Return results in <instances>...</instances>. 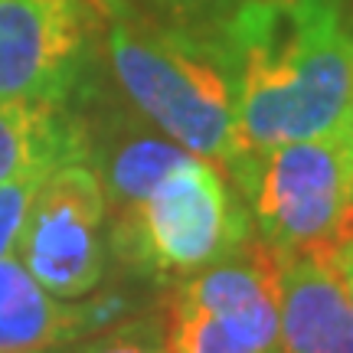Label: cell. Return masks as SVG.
<instances>
[{
  "instance_id": "obj_1",
  "label": "cell",
  "mask_w": 353,
  "mask_h": 353,
  "mask_svg": "<svg viewBox=\"0 0 353 353\" xmlns=\"http://www.w3.org/2000/svg\"><path fill=\"white\" fill-rule=\"evenodd\" d=\"M236 92V187L265 151L334 138L353 101V30L343 0H242L216 26Z\"/></svg>"
},
{
  "instance_id": "obj_2",
  "label": "cell",
  "mask_w": 353,
  "mask_h": 353,
  "mask_svg": "<svg viewBox=\"0 0 353 353\" xmlns=\"http://www.w3.org/2000/svg\"><path fill=\"white\" fill-rule=\"evenodd\" d=\"M108 50L128 99L167 138L236 174V92L216 30L118 20Z\"/></svg>"
},
{
  "instance_id": "obj_3",
  "label": "cell",
  "mask_w": 353,
  "mask_h": 353,
  "mask_svg": "<svg viewBox=\"0 0 353 353\" xmlns=\"http://www.w3.org/2000/svg\"><path fill=\"white\" fill-rule=\"evenodd\" d=\"M249 239V213L203 157L170 170L144 200L118 213L114 226L118 255L154 278L196 275Z\"/></svg>"
},
{
  "instance_id": "obj_4",
  "label": "cell",
  "mask_w": 353,
  "mask_h": 353,
  "mask_svg": "<svg viewBox=\"0 0 353 353\" xmlns=\"http://www.w3.org/2000/svg\"><path fill=\"white\" fill-rule=\"evenodd\" d=\"M242 196L278 255H324L353 236V190L337 138L291 141L259 157Z\"/></svg>"
},
{
  "instance_id": "obj_5",
  "label": "cell",
  "mask_w": 353,
  "mask_h": 353,
  "mask_svg": "<svg viewBox=\"0 0 353 353\" xmlns=\"http://www.w3.org/2000/svg\"><path fill=\"white\" fill-rule=\"evenodd\" d=\"M105 190L85 164L56 167L26 213L17 259L56 298H85L105 275Z\"/></svg>"
},
{
  "instance_id": "obj_6",
  "label": "cell",
  "mask_w": 353,
  "mask_h": 353,
  "mask_svg": "<svg viewBox=\"0 0 353 353\" xmlns=\"http://www.w3.org/2000/svg\"><path fill=\"white\" fill-rule=\"evenodd\" d=\"M79 0H0V101L59 105L82 56Z\"/></svg>"
},
{
  "instance_id": "obj_7",
  "label": "cell",
  "mask_w": 353,
  "mask_h": 353,
  "mask_svg": "<svg viewBox=\"0 0 353 353\" xmlns=\"http://www.w3.org/2000/svg\"><path fill=\"white\" fill-rule=\"evenodd\" d=\"M278 278L281 255L262 239H249L223 262L190 275L180 291L200 304L206 314H213L242 347L275 353L281 324Z\"/></svg>"
},
{
  "instance_id": "obj_8",
  "label": "cell",
  "mask_w": 353,
  "mask_h": 353,
  "mask_svg": "<svg viewBox=\"0 0 353 353\" xmlns=\"http://www.w3.org/2000/svg\"><path fill=\"white\" fill-rule=\"evenodd\" d=\"M278 307L285 353H353V307L314 255H281Z\"/></svg>"
},
{
  "instance_id": "obj_9",
  "label": "cell",
  "mask_w": 353,
  "mask_h": 353,
  "mask_svg": "<svg viewBox=\"0 0 353 353\" xmlns=\"http://www.w3.org/2000/svg\"><path fill=\"white\" fill-rule=\"evenodd\" d=\"M85 334V301H56L17 255L0 259V353H52Z\"/></svg>"
},
{
  "instance_id": "obj_10",
  "label": "cell",
  "mask_w": 353,
  "mask_h": 353,
  "mask_svg": "<svg viewBox=\"0 0 353 353\" xmlns=\"http://www.w3.org/2000/svg\"><path fill=\"white\" fill-rule=\"evenodd\" d=\"M76 161H88V141L59 114V105L0 101V183L33 167Z\"/></svg>"
},
{
  "instance_id": "obj_11",
  "label": "cell",
  "mask_w": 353,
  "mask_h": 353,
  "mask_svg": "<svg viewBox=\"0 0 353 353\" xmlns=\"http://www.w3.org/2000/svg\"><path fill=\"white\" fill-rule=\"evenodd\" d=\"M190 161V151L176 141H164L157 134H131L114 144L108 157H101V190L105 200L118 213L131 210L151 193L170 170Z\"/></svg>"
},
{
  "instance_id": "obj_12",
  "label": "cell",
  "mask_w": 353,
  "mask_h": 353,
  "mask_svg": "<svg viewBox=\"0 0 353 353\" xmlns=\"http://www.w3.org/2000/svg\"><path fill=\"white\" fill-rule=\"evenodd\" d=\"M164 327L170 353H259L229 337V330L213 314H206L196 301H190L180 288L167 301Z\"/></svg>"
},
{
  "instance_id": "obj_13",
  "label": "cell",
  "mask_w": 353,
  "mask_h": 353,
  "mask_svg": "<svg viewBox=\"0 0 353 353\" xmlns=\"http://www.w3.org/2000/svg\"><path fill=\"white\" fill-rule=\"evenodd\" d=\"M52 353H170L164 314L125 321V324L105 330L99 337L63 343V347H56Z\"/></svg>"
},
{
  "instance_id": "obj_14",
  "label": "cell",
  "mask_w": 353,
  "mask_h": 353,
  "mask_svg": "<svg viewBox=\"0 0 353 353\" xmlns=\"http://www.w3.org/2000/svg\"><path fill=\"white\" fill-rule=\"evenodd\" d=\"M52 170L56 167H33V170H23V174L0 183V259L17 252V239L23 232L26 213H30V206L37 200L43 180Z\"/></svg>"
},
{
  "instance_id": "obj_15",
  "label": "cell",
  "mask_w": 353,
  "mask_h": 353,
  "mask_svg": "<svg viewBox=\"0 0 353 353\" xmlns=\"http://www.w3.org/2000/svg\"><path fill=\"white\" fill-rule=\"evenodd\" d=\"M154 3L164 7L167 13H174L180 26H196V30L213 26L216 30L242 0H154Z\"/></svg>"
},
{
  "instance_id": "obj_16",
  "label": "cell",
  "mask_w": 353,
  "mask_h": 353,
  "mask_svg": "<svg viewBox=\"0 0 353 353\" xmlns=\"http://www.w3.org/2000/svg\"><path fill=\"white\" fill-rule=\"evenodd\" d=\"M317 262L327 265V272L337 278V285L343 288V294H347V301L353 307V236L330 245L324 255H317Z\"/></svg>"
},
{
  "instance_id": "obj_17",
  "label": "cell",
  "mask_w": 353,
  "mask_h": 353,
  "mask_svg": "<svg viewBox=\"0 0 353 353\" xmlns=\"http://www.w3.org/2000/svg\"><path fill=\"white\" fill-rule=\"evenodd\" d=\"M334 138H337L343 167H347V180H350V190H353V101H350V108H347V114H343V121Z\"/></svg>"
},
{
  "instance_id": "obj_18",
  "label": "cell",
  "mask_w": 353,
  "mask_h": 353,
  "mask_svg": "<svg viewBox=\"0 0 353 353\" xmlns=\"http://www.w3.org/2000/svg\"><path fill=\"white\" fill-rule=\"evenodd\" d=\"M343 7H347V20L353 23V0H343Z\"/></svg>"
}]
</instances>
